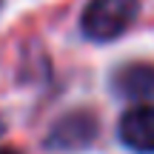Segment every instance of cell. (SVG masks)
I'll return each mask as SVG.
<instances>
[{"label": "cell", "instance_id": "cell-1", "mask_svg": "<svg viewBox=\"0 0 154 154\" xmlns=\"http://www.w3.org/2000/svg\"><path fill=\"white\" fill-rule=\"evenodd\" d=\"M140 11V0H91L83 11V34L97 43L114 40L134 23Z\"/></svg>", "mask_w": 154, "mask_h": 154}, {"label": "cell", "instance_id": "cell-2", "mask_svg": "<svg viewBox=\"0 0 154 154\" xmlns=\"http://www.w3.org/2000/svg\"><path fill=\"white\" fill-rule=\"evenodd\" d=\"M94 137H97V117L88 111H72L54 123V128L49 134V146L63 151H77L83 146H88Z\"/></svg>", "mask_w": 154, "mask_h": 154}, {"label": "cell", "instance_id": "cell-3", "mask_svg": "<svg viewBox=\"0 0 154 154\" xmlns=\"http://www.w3.org/2000/svg\"><path fill=\"white\" fill-rule=\"evenodd\" d=\"M120 140L131 151L154 154V106L140 103L123 114L120 120Z\"/></svg>", "mask_w": 154, "mask_h": 154}, {"label": "cell", "instance_id": "cell-4", "mask_svg": "<svg viewBox=\"0 0 154 154\" xmlns=\"http://www.w3.org/2000/svg\"><path fill=\"white\" fill-rule=\"evenodd\" d=\"M111 86L126 100H149L154 94V66H149V63H126L114 72Z\"/></svg>", "mask_w": 154, "mask_h": 154}]
</instances>
